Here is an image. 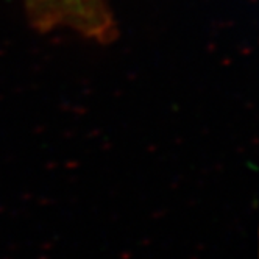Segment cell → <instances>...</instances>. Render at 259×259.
I'll list each match as a JSON object with an SVG mask.
<instances>
[{
  "instance_id": "cell-1",
  "label": "cell",
  "mask_w": 259,
  "mask_h": 259,
  "mask_svg": "<svg viewBox=\"0 0 259 259\" xmlns=\"http://www.w3.org/2000/svg\"><path fill=\"white\" fill-rule=\"evenodd\" d=\"M34 28H67L88 39L109 44L117 28L105 0H24Z\"/></svg>"
}]
</instances>
